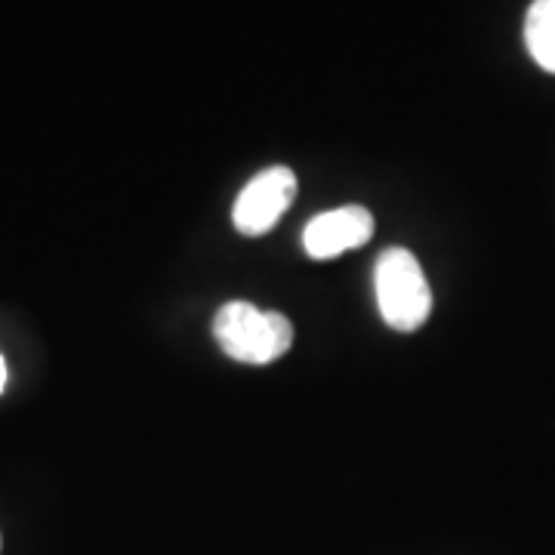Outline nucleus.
<instances>
[{
  "label": "nucleus",
  "mask_w": 555,
  "mask_h": 555,
  "mask_svg": "<svg viewBox=\"0 0 555 555\" xmlns=\"http://www.w3.org/2000/svg\"><path fill=\"white\" fill-rule=\"evenodd\" d=\"M374 238V214L367 207H337L309 219L302 232V247L312 259H334L346 250H356Z\"/></svg>",
  "instance_id": "20e7f679"
},
{
  "label": "nucleus",
  "mask_w": 555,
  "mask_h": 555,
  "mask_svg": "<svg viewBox=\"0 0 555 555\" xmlns=\"http://www.w3.org/2000/svg\"><path fill=\"white\" fill-rule=\"evenodd\" d=\"M214 337L241 364H272L294 346V324L281 312H262L254 302L232 299L217 312Z\"/></svg>",
  "instance_id": "f257e3e1"
},
{
  "label": "nucleus",
  "mask_w": 555,
  "mask_h": 555,
  "mask_svg": "<svg viewBox=\"0 0 555 555\" xmlns=\"http://www.w3.org/2000/svg\"><path fill=\"white\" fill-rule=\"evenodd\" d=\"M374 287H377L379 315L392 331L411 334L426 324L433 312V291L411 250L404 247L383 250L374 269Z\"/></svg>",
  "instance_id": "f03ea898"
},
{
  "label": "nucleus",
  "mask_w": 555,
  "mask_h": 555,
  "mask_svg": "<svg viewBox=\"0 0 555 555\" xmlns=\"http://www.w3.org/2000/svg\"><path fill=\"white\" fill-rule=\"evenodd\" d=\"M525 43L534 62L555 72V0H534L525 20Z\"/></svg>",
  "instance_id": "39448f33"
},
{
  "label": "nucleus",
  "mask_w": 555,
  "mask_h": 555,
  "mask_svg": "<svg viewBox=\"0 0 555 555\" xmlns=\"http://www.w3.org/2000/svg\"><path fill=\"white\" fill-rule=\"evenodd\" d=\"M3 386H7V364H3V358H0V392H3Z\"/></svg>",
  "instance_id": "423d86ee"
},
{
  "label": "nucleus",
  "mask_w": 555,
  "mask_h": 555,
  "mask_svg": "<svg viewBox=\"0 0 555 555\" xmlns=\"http://www.w3.org/2000/svg\"><path fill=\"white\" fill-rule=\"evenodd\" d=\"M297 198V177L291 167H269L244 185L235 201L232 222L241 235L259 238L275 229V222Z\"/></svg>",
  "instance_id": "7ed1b4c3"
}]
</instances>
